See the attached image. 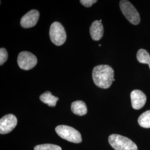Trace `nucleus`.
Returning <instances> with one entry per match:
<instances>
[{
  "instance_id": "obj_1",
  "label": "nucleus",
  "mask_w": 150,
  "mask_h": 150,
  "mask_svg": "<svg viewBox=\"0 0 150 150\" xmlns=\"http://www.w3.org/2000/svg\"><path fill=\"white\" fill-rule=\"evenodd\" d=\"M92 79L95 84L102 88H108L111 86L114 79V71L106 64L98 65L92 71Z\"/></svg>"
},
{
  "instance_id": "obj_2",
  "label": "nucleus",
  "mask_w": 150,
  "mask_h": 150,
  "mask_svg": "<svg viewBox=\"0 0 150 150\" xmlns=\"http://www.w3.org/2000/svg\"><path fill=\"white\" fill-rule=\"evenodd\" d=\"M108 142L115 150H137V145L131 139L117 134H111Z\"/></svg>"
},
{
  "instance_id": "obj_3",
  "label": "nucleus",
  "mask_w": 150,
  "mask_h": 150,
  "mask_svg": "<svg viewBox=\"0 0 150 150\" xmlns=\"http://www.w3.org/2000/svg\"><path fill=\"white\" fill-rule=\"evenodd\" d=\"M60 137L73 143L79 144L82 142L80 133L76 129L66 125H59L55 129Z\"/></svg>"
},
{
  "instance_id": "obj_4",
  "label": "nucleus",
  "mask_w": 150,
  "mask_h": 150,
  "mask_svg": "<svg viewBox=\"0 0 150 150\" xmlns=\"http://www.w3.org/2000/svg\"><path fill=\"white\" fill-rule=\"evenodd\" d=\"M120 7L123 15L132 24L137 25L140 22L139 12L129 1L122 0L120 2Z\"/></svg>"
},
{
  "instance_id": "obj_5",
  "label": "nucleus",
  "mask_w": 150,
  "mask_h": 150,
  "mask_svg": "<svg viewBox=\"0 0 150 150\" xmlns=\"http://www.w3.org/2000/svg\"><path fill=\"white\" fill-rule=\"evenodd\" d=\"M50 37L52 43L61 46L66 40V33L64 26L59 22H54L50 27Z\"/></svg>"
},
{
  "instance_id": "obj_6",
  "label": "nucleus",
  "mask_w": 150,
  "mask_h": 150,
  "mask_svg": "<svg viewBox=\"0 0 150 150\" xmlns=\"http://www.w3.org/2000/svg\"><path fill=\"white\" fill-rule=\"evenodd\" d=\"M37 63L36 57L30 52L22 51L18 56L17 64L22 70H31L37 64Z\"/></svg>"
},
{
  "instance_id": "obj_7",
  "label": "nucleus",
  "mask_w": 150,
  "mask_h": 150,
  "mask_svg": "<svg viewBox=\"0 0 150 150\" xmlns=\"http://www.w3.org/2000/svg\"><path fill=\"white\" fill-rule=\"evenodd\" d=\"M17 124L16 116L12 114L4 116L0 120V134H7L15 128Z\"/></svg>"
},
{
  "instance_id": "obj_8",
  "label": "nucleus",
  "mask_w": 150,
  "mask_h": 150,
  "mask_svg": "<svg viewBox=\"0 0 150 150\" xmlns=\"http://www.w3.org/2000/svg\"><path fill=\"white\" fill-rule=\"evenodd\" d=\"M39 17V12L36 10H32L22 17L20 24L22 27L25 28L33 27L37 24Z\"/></svg>"
},
{
  "instance_id": "obj_9",
  "label": "nucleus",
  "mask_w": 150,
  "mask_h": 150,
  "mask_svg": "<svg viewBox=\"0 0 150 150\" xmlns=\"http://www.w3.org/2000/svg\"><path fill=\"white\" fill-rule=\"evenodd\" d=\"M131 104L134 110H139L144 106L146 102V96L142 91L134 90L131 93Z\"/></svg>"
},
{
  "instance_id": "obj_10",
  "label": "nucleus",
  "mask_w": 150,
  "mask_h": 150,
  "mask_svg": "<svg viewBox=\"0 0 150 150\" xmlns=\"http://www.w3.org/2000/svg\"><path fill=\"white\" fill-rule=\"evenodd\" d=\"M90 32L92 40L95 41L100 40L103 35V27L102 22L98 20L93 22L90 28Z\"/></svg>"
},
{
  "instance_id": "obj_11",
  "label": "nucleus",
  "mask_w": 150,
  "mask_h": 150,
  "mask_svg": "<svg viewBox=\"0 0 150 150\" xmlns=\"http://www.w3.org/2000/svg\"><path fill=\"white\" fill-rule=\"evenodd\" d=\"M71 110L75 115L83 116L87 112L86 103L82 101H76L71 104Z\"/></svg>"
},
{
  "instance_id": "obj_12",
  "label": "nucleus",
  "mask_w": 150,
  "mask_h": 150,
  "mask_svg": "<svg viewBox=\"0 0 150 150\" xmlns=\"http://www.w3.org/2000/svg\"><path fill=\"white\" fill-rule=\"evenodd\" d=\"M40 100L50 107H54L59 100V98L52 95L50 91H46L40 96Z\"/></svg>"
},
{
  "instance_id": "obj_13",
  "label": "nucleus",
  "mask_w": 150,
  "mask_h": 150,
  "mask_svg": "<svg viewBox=\"0 0 150 150\" xmlns=\"http://www.w3.org/2000/svg\"><path fill=\"white\" fill-rule=\"evenodd\" d=\"M137 59L138 61L144 64H147L150 69V55L149 52L144 49H140L137 53Z\"/></svg>"
},
{
  "instance_id": "obj_14",
  "label": "nucleus",
  "mask_w": 150,
  "mask_h": 150,
  "mask_svg": "<svg viewBox=\"0 0 150 150\" xmlns=\"http://www.w3.org/2000/svg\"><path fill=\"white\" fill-rule=\"evenodd\" d=\"M139 126L144 128H150V110L142 113L138 118Z\"/></svg>"
},
{
  "instance_id": "obj_15",
  "label": "nucleus",
  "mask_w": 150,
  "mask_h": 150,
  "mask_svg": "<svg viewBox=\"0 0 150 150\" xmlns=\"http://www.w3.org/2000/svg\"><path fill=\"white\" fill-rule=\"evenodd\" d=\"M34 150H62L59 146L54 144H42L36 146Z\"/></svg>"
},
{
  "instance_id": "obj_16",
  "label": "nucleus",
  "mask_w": 150,
  "mask_h": 150,
  "mask_svg": "<svg viewBox=\"0 0 150 150\" xmlns=\"http://www.w3.org/2000/svg\"><path fill=\"white\" fill-rule=\"evenodd\" d=\"M8 59V54L5 48L0 49V65L4 64Z\"/></svg>"
},
{
  "instance_id": "obj_17",
  "label": "nucleus",
  "mask_w": 150,
  "mask_h": 150,
  "mask_svg": "<svg viewBox=\"0 0 150 150\" xmlns=\"http://www.w3.org/2000/svg\"><path fill=\"white\" fill-rule=\"evenodd\" d=\"M82 5L86 7H90L93 4L97 2L96 0H81L80 1Z\"/></svg>"
}]
</instances>
